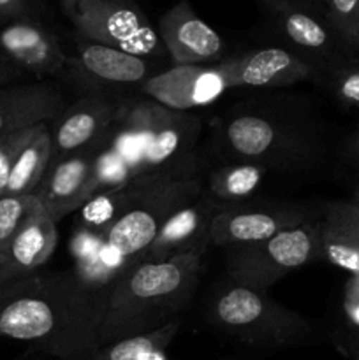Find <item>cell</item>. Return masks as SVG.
<instances>
[{"instance_id": "cell-1", "label": "cell", "mask_w": 359, "mask_h": 360, "mask_svg": "<svg viewBox=\"0 0 359 360\" xmlns=\"http://www.w3.org/2000/svg\"><path fill=\"white\" fill-rule=\"evenodd\" d=\"M106 295L74 269L20 276L0 302V336L60 360H84L102 347Z\"/></svg>"}, {"instance_id": "cell-2", "label": "cell", "mask_w": 359, "mask_h": 360, "mask_svg": "<svg viewBox=\"0 0 359 360\" xmlns=\"http://www.w3.org/2000/svg\"><path fill=\"white\" fill-rule=\"evenodd\" d=\"M213 139L227 162L267 171L306 169L322 157V136L310 115L277 101L243 102L215 120Z\"/></svg>"}, {"instance_id": "cell-3", "label": "cell", "mask_w": 359, "mask_h": 360, "mask_svg": "<svg viewBox=\"0 0 359 360\" xmlns=\"http://www.w3.org/2000/svg\"><path fill=\"white\" fill-rule=\"evenodd\" d=\"M204 253H187L164 262L136 264L125 271L108 288L101 322L102 347L180 320V311L192 297L199 281Z\"/></svg>"}, {"instance_id": "cell-4", "label": "cell", "mask_w": 359, "mask_h": 360, "mask_svg": "<svg viewBox=\"0 0 359 360\" xmlns=\"http://www.w3.org/2000/svg\"><path fill=\"white\" fill-rule=\"evenodd\" d=\"M208 322L229 340L257 350H285L315 336L308 319L273 301L266 292L225 280L206 306Z\"/></svg>"}, {"instance_id": "cell-5", "label": "cell", "mask_w": 359, "mask_h": 360, "mask_svg": "<svg viewBox=\"0 0 359 360\" xmlns=\"http://www.w3.org/2000/svg\"><path fill=\"white\" fill-rule=\"evenodd\" d=\"M132 206L102 234L109 246L136 266L165 221L206 188L196 158L168 171L141 174Z\"/></svg>"}, {"instance_id": "cell-6", "label": "cell", "mask_w": 359, "mask_h": 360, "mask_svg": "<svg viewBox=\"0 0 359 360\" xmlns=\"http://www.w3.org/2000/svg\"><path fill=\"white\" fill-rule=\"evenodd\" d=\"M120 122L137 148L134 178L168 171L196 158L201 122L194 112L175 111L151 98L122 105Z\"/></svg>"}, {"instance_id": "cell-7", "label": "cell", "mask_w": 359, "mask_h": 360, "mask_svg": "<svg viewBox=\"0 0 359 360\" xmlns=\"http://www.w3.org/2000/svg\"><path fill=\"white\" fill-rule=\"evenodd\" d=\"M227 250V280L266 292L285 274L320 259L317 218H310L264 241Z\"/></svg>"}, {"instance_id": "cell-8", "label": "cell", "mask_w": 359, "mask_h": 360, "mask_svg": "<svg viewBox=\"0 0 359 360\" xmlns=\"http://www.w3.org/2000/svg\"><path fill=\"white\" fill-rule=\"evenodd\" d=\"M282 48L312 69L315 83L329 86L336 77L359 69V51L327 20L326 13L306 9L267 11Z\"/></svg>"}, {"instance_id": "cell-9", "label": "cell", "mask_w": 359, "mask_h": 360, "mask_svg": "<svg viewBox=\"0 0 359 360\" xmlns=\"http://www.w3.org/2000/svg\"><path fill=\"white\" fill-rule=\"evenodd\" d=\"M81 41L160 60L165 53L158 32L132 0L60 2Z\"/></svg>"}, {"instance_id": "cell-10", "label": "cell", "mask_w": 359, "mask_h": 360, "mask_svg": "<svg viewBox=\"0 0 359 360\" xmlns=\"http://www.w3.org/2000/svg\"><path fill=\"white\" fill-rule=\"evenodd\" d=\"M160 70L158 60L77 39L76 51L69 56L63 72L69 74L87 94L109 97L113 91L127 88L141 90Z\"/></svg>"}, {"instance_id": "cell-11", "label": "cell", "mask_w": 359, "mask_h": 360, "mask_svg": "<svg viewBox=\"0 0 359 360\" xmlns=\"http://www.w3.org/2000/svg\"><path fill=\"white\" fill-rule=\"evenodd\" d=\"M231 90V56L210 65H172L162 69L141 94L175 111H194Z\"/></svg>"}, {"instance_id": "cell-12", "label": "cell", "mask_w": 359, "mask_h": 360, "mask_svg": "<svg viewBox=\"0 0 359 360\" xmlns=\"http://www.w3.org/2000/svg\"><path fill=\"white\" fill-rule=\"evenodd\" d=\"M120 102L84 94L48 123L53 157L63 158L104 146L122 112Z\"/></svg>"}, {"instance_id": "cell-13", "label": "cell", "mask_w": 359, "mask_h": 360, "mask_svg": "<svg viewBox=\"0 0 359 360\" xmlns=\"http://www.w3.org/2000/svg\"><path fill=\"white\" fill-rule=\"evenodd\" d=\"M313 218L312 211L298 204H239L218 211L211 224V245L234 248L273 238L287 229Z\"/></svg>"}, {"instance_id": "cell-14", "label": "cell", "mask_w": 359, "mask_h": 360, "mask_svg": "<svg viewBox=\"0 0 359 360\" xmlns=\"http://www.w3.org/2000/svg\"><path fill=\"white\" fill-rule=\"evenodd\" d=\"M101 150L102 146L70 157L51 158L34 197L56 224L67 214L80 211L84 202L101 192L97 172Z\"/></svg>"}, {"instance_id": "cell-15", "label": "cell", "mask_w": 359, "mask_h": 360, "mask_svg": "<svg viewBox=\"0 0 359 360\" xmlns=\"http://www.w3.org/2000/svg\"><path fill=\"white\" fill-rule=\"evenodd\" d=\"M157 32L172 65H210L224 60L225 41L187 0L162 14Z\"/></svg>"}, {"instance_id": "cell-16", "label": "cell", "mask_w": 359, "mask_h": 360, "mask_svg": "<svg viewBox=\"0 0 359 360\" xmlns=\"http://www.w3.org/2000/svg\"><path fill=\"white\" fill-rule=\"evenodd\" d=\"M0 53L21 72L35 77L58 76L69 60L60 39L35 18L7 21L0 28Z\"/></svg>"}, {"instance_id": "cell-17", "label": "cell", "mask_w": 359, "mask_h": 360, "mask_svg": "<svg viewBox=\"0 0 359 360\" xmlns=\"http://www.w3.org/2000/svg\"><path fill=\"white\" fill-rule=\"evenodd\" d=\"M220 210L224 207L218 206L204 190L165 221L137 264L164 262L187 253L206 252L208 245H211V224Z\"/></svg>"}, {"instance_id": "cell-18", "label": "cell", "mask_w": 359, "mask_h": 360, "mask_svg": "<svg viewBox=\"0 0 359 360\" xmlns=\"http://www.w3.org/2000/svg\"><path fill=\"white\" fill-rule=\"evenodd\" d=\"M315 81L312 69L282 46L231 56V88H285Z\"/></svg>"}, {"instance_id": "cell-19", "label": "cell", "mask_w": 359, "mask_h": 360, "mask_svg": "<svg viewBox=\"0 0 359 360\" xmlns=\"http://www.w3.org/2000/svg\"><path fill=\"white\" fill-rule=\"evenodd\" d=\"M67 102L49 83L7 84L0 88V139L30 127L53 122Z\"/></svg>"}, {"instance_id": "cell-20", "label": "cell", "mask_w": 359, "mask_h": 360, "mask_svg": "<svg viewBox=\"0 0 359 360\" xmlns=\"http://www.w3.org/2000/svg\"><path fill=\"white\" fill-rule=\"evenodd\" d=\"M320 257L338 269L359 274V204L336 200L326 204L317 218Z\"/></svg>"}, {"instance_id": "cell-21", "label": "cell", "mask_w": 359, "mask_h": 360, "mask_svg": "<svg viewBox=\"0 0 359 360\" xmlns=\"http://www.w3.org/2000/svg\"><path fill=\"white\" fill-rule=\"evenodd\" d=\"M56 225L58 224L46 213L44 207L35 199L34 207L28 211L14 234L4 257V262L9 264V267L18 276H27L41 269L55 253L56 243H58Z\"/></svg>"}, {"instance_id": "cell-22", "label": "cell", "mask_w": 359, "mask_h": 360, "mask_svg": "<svg viewBox=\"0 0 359 360\" xmlns=\"http://www.w3.org/2000/svg\"><path fill=\"white\" fill-rule=\"evenodd\" d=\"M267 169L252 162H227L210 174L206 193L222 207L245 204L267 176Z\"/></svg>"}, {"instance_id": "cell-23", "label": "cell", "mask_w": 359, "mask_h": 360, "mask_svg": "<svg viewBox=\"0 0 359 360\" xmlns=\"http://www.w3.org/2000/svg\"><path fill=\"white\" fill-rule=\"evenodd\" d=\"M139 190V178H130L122 185L109 186L95 193L80 210L77 229L104 234L130 206Z\"/></svg>"}, {"instance_id": "cell-24", "label": "cell", "mask_w": 359, "mask_h": 360, "mask_svg": "<svg viewBox=\"0 0 359 360\" xmlns=\"http://www.w3.org/2000/svg\"><path fill=\"white\" fill-rule=\"evenodd\" d=\"M51 136H49L48 123H44L39 125L30 143L18 157L4 195H34L35 188L51 164Z\"/></svg>"}, {"instance_id": "cell-25", "label": "cell", "mask_w": 359, "mask_h": 360, "mask_svg": "<svg viewBox=\"0 0 359 360\" xmlns=\"http://www.w3.org/2000/svg\"><path fill=\"white\" fill-rule=\"evenodd\" d=\"M180 330V320L151 333L104 345L84 360H162Z\"/></svg>"}, {"instance_id": "cell-26", "label": "cell", "mask_w": 359, "mask_h": 360, "mask_svg": "<svg viewBox=\"0 0 359 360\" xmlns=\"http://www.w3.org/2000/svg\"><path fill=\"white\" fill-rule=\"evenodd\" d=\"M34 195H2L0 197V260L6 257L7 248L21 221L34 207Z\"/></svg>"}, {"instance_id": "cell-27", "label": "cell", "mask_w": 359, "mask_h": 360, "mask_svg": "<svg viewBox=\"0 0 359 360\" xmlns=\"http://www.w3.org/2000/svg\"><path fill=\"white\" fill-rule=\"evenodd\" d=\"M327 20L359 51V0H322Z\"/></svg>"}, {"instance_id": "cell-28", "label": "cell", "mask_w": 359, "mask_h": 360, "mask_svg": "<svg viewBox=\"0 0 359 360\" xmlns=\"http://www.w3.org/2000/svg\"><path fill=\"white\" fill-rule=\"evenodd\" d=\"M39 125L30 127V129H23L20 132H14L0 139V197L6 193L11 171H13L18 157L23 151V148L30 143Z\"/></svg>"}, {"instance_id": "cell-29", "label": "cell", "mask_w": 359, "mask_h": 360, "mask_svg": "<svg viewBox=\"0 0 359 360\" xmlns=\"http://www.w3.org/2000/svg\"><path fill=\"white\" fill-rule=\"evenodd\" d=\"M331 90L334 91L341 102L348 105H359V69L348 70V72L341 74L340 77L329 84Z\"/></svg>"}, {"instance_id": "cell-30", "label": "cell", "mask_w": 359, "mask_h": 360, "mask_svg": "<svg viewBox=\"0 0 359 360\" xmlns=\"http://www.w3.org/2000/svg\"><path fill=\"white\" fill-rule=\"evenodd\" d=\"M34 18L32 0H0V20L14 21Z\"/></svg>"}, {"instance_id": "cell-31", "label": "cell", "mask_w": 359, "mask_h": 360, "mask_svg": "<svg viewBox=\"0 0 359 360\" xmlns=\"http://www.w3.org/2000/svg\"><path fill=\"white\" fill-rule=\"evenodd\" d=\"M266 11L278 9H306L315 11V13H324L322 0H259Z\"/></svg>"}, {"instance_id": "cell-32", "label": "cell", "mask_w": 359, "mask_h": 360, "mask_svg": "<svg viewBox=\"0 0 359 360\" xmlns=\"http://www.w3.org/2000/svg\"><path fill=\"white\" fill-rule=\"evenodd\" d=\"M21 76H23V72H21L16 65H13V63L0 53V88L14 83V81L20 79Z\"/></svg>"}, {"instance_id": "cell-33", "label": "cell", "mask_w": 359, "mask_h": 360, "mask_svg": "<svg viewBox=\"0 0 359 360\" xmlns=\"http://www.w3.org/2000/svg\"><path fill=\"white\" fill-rule=\"evenodd\" d=\"M344 294L354 295V297L359 299V274H352V276L348 278Z\"/></svg>"}, {"instance_id": "cell-34", "label": "cell", "mask_w": 359, "mask_h": 360, "mask_svg": "<svg viewBox=\"0 0 359 360\" xmlns=\"http://www.w3.org/2000/svg\"><path fill=\"white\" fill-rule=\"evenodd\" d=\"M14 278H20L13 269L9 267V264L0 260V283H6V281L14 280Z\"/></svg>"}, {"instance_id": "cell-35", "label": "cell", "mask_w": 359, "mask_h": 360, "mask_svg": "<svg viewBox=\"0 0 359 360\" xmlns=\"http://www.w3.org/2000/svg\"><path fill=\"white\" fill-rule=\"evenodd\" d=\"M345 352H347V355L352 360H359V347L354 343V341H351V343L345 347Z\"/></svg>"}, {"instance_id": "cell-36", "label": "cell", "mask_w": 359, "mask_h": 360, "mask_svg": "<svg viewBox=\"0 0 359 360\" xmlns=\"http://www.w3.org/2000/svg\"><path fill=\"white\" fill-rule=\"evenodd\" d=\"M351 153H352V157H354V160L358 162V165H359V134L355 137H352Z\"/></svg>"}, {"instance_id": "cell-37", "label": "cell", "mask_w": 359, "mask_h": 360, "mask_svg": "<svg viewBox=\"0 0 359 360\" xmlns=\"http://www.w3.org/2000/svg\"><path fill=\"white\" fill-rule=\"evenodd\" d=\"M14 280H16V278H14ZM13 280H9V281H6V283H0V302H2V299L6 297V294H7V288H9V283Z\"/></svg>"}, {"instance_id": "cell-38", "label": "cell", "mask_w": 359, "mask_h": 360, "mask_svg": "<svg viewBox=\"0 0 359 360\" xmlns=\"http://www.w3.org/2000/svg\"><path fill=\"white\" fill-rule=\"evenodd\" d=\"M352 200H355V202L359 204V188L355 190V193H354V197H352Z\"/></svg>"}, {"instance_id": "cell-39", "label": "cell", "mask_w": 359, "mask_h": 360, "mask_svg": "<svg viewBox=\"0 0 359 360\" xmlns=\"http://www.w3.org/2000/svg\"><path fill=\"white\" fill-rule=\"evenodd\" d=\"M352 341H354V343L359 347V333H355V338H354V340H352Z\"/></svg>"}, {"instance_id": "cell-40", "label": "cell", "mask_w": 359, "mask_h": 360, "mask_svg": "<svg viewBox=\"0 0 359 360\" xmlns=\"http://www.w3.org/2000/svg\"><path fill=\"white\" fill-rule=\"evenodd\" d=\"M60 2H69V0H60Z\"/></svg>"}, {"instance_id": "cell-41", "label": "cell", "mask_w": 359, "mask_h": 360, "mask_svg": "<svg viewBox=\"0 0 359 360\" xmlns=\"http://www.w3.org/2000/svg\"><path fill=\"white\" fill-rule=\"evenodd\" d=\"M358 111H359V105H358Z\"/></svg>"}]
</instances>
